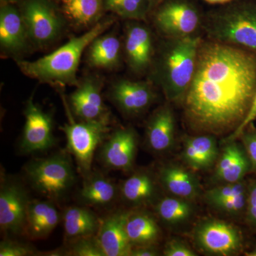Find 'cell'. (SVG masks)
<instances>
[{"instance_id":"obj_37","label":"cell","mask_w":256,"mask_h":256,"mask_svg":"<svg viewBox=\"0 0 256 256\" xmlns=\"http://www.w3.org/2000/svg\"><path fill=\"white\" fill-rule=\"evenodd\" d=\"M246 214L248 222L256 226V182L248 186Z\"/></svg>"},{"instance_id":"obj_26","label":"cell","mask_w":256,"mask_h":256,"mask_svg":"<svg viewBox=\"0 0 256 256\" xmlns=\"http://www.w3.org/2000/svg\"><path fill=\"white\" fill-rule=\"evenodd\" d=\"M128 238L133 247L153 246L160 238V229L149 214L130 210L126 222Z\"/></svg>"},{"instance_id":"obj_1","label":"cell","mask_w":256,"mask_h":256,"mask_svg":"<svg viewBox=\"0 0 256 256\" xmlns=\"http://www.w3.org/2000/svg\"><path fill=\"white\" fill-rule=\"evenodd\" d=\"M256 94V52L202 40L193 78L182 100L185 122L194 132H233Z\"/></svg>"},{"instance_id":"obj_43","label":"cell","mask_w":256,"mask_h":256,"mask_svg":"<svg viewBox=\"0 0 256 256\" xmlns=\"http://www.w3.org/2000/svg\"><path fill=\"white\" fill-rule=\"evenodd\" d=\"M248 256H256V246L255 250H254V252H250V254H248Z\"/></svg>"},{"instance_id":"obj_33","label":"cell","mask_w":256,"mask_h":256,"mask_svg":"<svg viewBox=\"0 0 256 256\" xmlns=\"http://www.w3.org/2000/svg\"><path fill=\"white\" fill-rule=\"evenodd\" d=\"M247 196L217 200V201L210 202L208 204L213 206L216 210L224 213L228 214L230 215H238L246 208Z\"/></svg>"},{"instance_id":"obj_7","label":"cell","mask_w":256,"mask_h":256,"mask_svg":"<svg viewBox=\"0 0 256 256\" xmlns=\"http://www.w3.org/2000/svg\"><path fill=\"white\" fill-rule=\"evenodd\" d=\"M30 41L48 44L60 36L64 20L50 0H24L20 10Z\"/></svg>"},{"instance_id":"obj_24","label":"cell","mask_w":256,"mask_h":256,"mask_svg":"<svg viewBox=\"0 0 256 256\" xmlns=\"http://www.w3.org/2000/svg\"><path fill=\"white\" fill-rule=\"evenodd\" d=\"M62 220L65 238L68 240L96 235L101 222L86 206L68 207L64 210Z\"/></svg>"},{"instance_id":"obj_14","label":"cell","mask_w":256,"mask_h":256,"mask_svg":"<svg viewBox=\"0 0 256 256\" xmlns=\"http://www.w3.org/2000/svg\"><path fill=\"white\" fill-rule=\"evenodd\" d=\"M101 84L94 78L79 82L69 97L72 112L82 121L99 120L110 118V112L102 100Z\"/></svg>"},{"instance_id":"obj_21","label":"cell","mask_w":256,"mask_h":256,"mask_svg":"<svg viewBox=\"0 0 256 256\" xmlns=\"http://www.w3.org/2000/svg\"><path fill=\"white\" fill-rule=\"evenodd\" d=\"M52 202L48 200L30 201L25 228V233L30 238H46L60 223V213Z\"/></svg>"},{"instance_id":"obj_11","label":"cell","mask_w":256,"mask_h":256,"mask_svg":"<svg viewBox=\"0 0 256 256\" xmlns=\"http://www.w3.org/2000/svg\"><path fill=\"white\" fill-rule=\"evenodd\" d=\"M196 244L202 250L216 256H232L240 250V232L232 224L220 220H208L197 226Z\"/></svg>"},{"instance_id":"obj_6","label":"cell","mask_w":256,"mask_h":256,"mask_svg":"<svg viewBox=\"0 0 256 256\" xmlns=\"http://www.w3.org/2000/svg\"><path fill=\"white\" fill-rule=\"evenodd\" d=\"M69 122L60 128L67 140V150L74 156L84 178L92 172L96 151L108 137L110 118L94 121L76 122L69 114Z\"/></svg>"},{"instance_id":"obj_39","label":"cell","mask_w":256,"mask_h":256,"mask_svg":"<svg viewBox=\"0 0 256 256\" xmlns=\"http://www.w3.org/2000/svg\"><path fill=\"white\" fill-rule=\"evenodd\" d=\"M159 252L154 245L142 246L133 247L130 256H156Z\"/></svg>"},{"instance_id":"obj_36","label":"cell","mask_w":256,"mask_h":256,"mask_svg":"<svg viewBox=\"0 0 256 256\" xmlns=\"http://www.w3.org/2000/svg\"><path fill=\"white\" fill-rule=\"evenodd\" d=\"M163 252L165 256H196V254L188 246L185 245L183 242L174 240L166 244Z\"/></svg>"},{"instance_id":"obj_22","label":"cell","mask_w":256,"mask_h":256,"mask_svg":"<svg viewBox=\"0 0 256 256\" xmlns=\"http://www.w3.org/2000/svg\"><path fill=\"white\" fill-rule=\"evenodd\" d=\"M182 158L190 168L197 171L212 168L218 158V146L213 134L186 136L183 140Z\"/></svg>"},{"instance_id":"obj_17","label":"cell","mask_w":256,"mask_h":256,"mask_svg":"<svg viewBox=\"0 0 256 256\" xmlns=\"http://www.w3.org/2000/svg\"><path fill=\"white\" fill-rule=\"evenodd\" d=\"M226 142L216 164L214 180L220 184L238 182L252 169V164L244 146L235 140Z\"/></svg>"},{"instance_id":"obj_42","label":"cell","mask_w":256,"mask_h":256,"mask_svg":"<svg viewBox=\"0 0 256 256\" xmlns=\"http://www.w3.org/2000/svg\"><path fill=\"white\" fill-rule=\"evenodd\" d=\"M16 1V0H2V3H12V2Z\"/></svg>"},{"instance_id":"obj_20","label":"cell","mask_w":256,"mask_h":256,"mask_svg":"<svg viewBox=\"0 0 256 256\" xmlns=\"http://www.w3.org/2000/svg\"><path fill=\"white\" fill-rule=\"evenodd\" d=\"M120 196L119 186L100 172H92L84 178L78 198L84 206L105 208L114 204Z\"/></svg>"},{"instance_id":"obj_34","label":"cell","mask_w":256,"mask_h":256,"mask_svg":"<svg viewBox=\"0 0 256 256\" xmlns=\"http://www.w3.org/2000/svg\"><path fill=\"white\" fill-rule=\"evenodd\" d=\"M30 246L6 238L0 242V256H28L36 255Z\"/></svg>"},{"instance_id":"obj_5","label":"cell","mask_w":256,"mask_h":256,"mask_svg":"<svg viewBox=\"0 0 256 256\" xmlns=\"http://www.w3.org/2000/svg\"><path fill=\"white\" fill-rule=\"evenodd\" d=\"M24 170L31 188L50 201L65 196L76 180L72 160L66 152L32 160Z\"/></svg>"},{"instance_id":"obj_8","label":"cell","mask_w":256,"mask_h":256,"mask_svg":"<svg viewBox=\"0 0 256 256\" xmlns=\"http://www.w3.org/2000/svg\"><path fill=\"white\" fill-rule=\"evenodd\" d=\"M28 191L20 180L2 173L0 186V228L10 236L25 233L28 204Z\"/></svg>"},{"instance_id":"obj_2","label":"cell","mask_w":256,"mask_h":256,"mask_svg":"<svg viewBox=\"0 0 256 256\" xmlns=\"http://www.w3.org/2000/svg\"><path fill=\"white\" fill-rule=\"evenodd\" d=\"M112 18L96 24L89 31L72 37L66 44L36 60H20V70L30 78L57 86H77L76 74L82 53L95 38L114 23Z\"/></svg>"},{"instance_id":"obj_40","label":"cell","mask_w":256,"mask_h":256,"mask_svg":"<svg viewBox=\"0 0 256 256\" xmlns=\"http://www.w3.org/2000/svg\"><path fill=\"white\" fill-rule=\"evenodd\" d=\"M164 0H149L150 2V10H152L156 9L159 5L162 4Z\"/></svg>"},{"instance_id":"obj_4","label":"cell","mask_w":256,"mask_h":256,"mask_svg":"<svg viewBox=\"0 0 256 256\" xmlns=\"http://www.w3.org/2000/svg\"><path fill=\"white\" fill-rule=\"evenodd\" d=\"M203 28L208 40L256 52V3H234L208 15Z\"/></svg>"},{"instance_id":"obj_31","label":"cell","mask_w":256,"mask_h":256,"mask_svg":"<svg viewBox=\"0 0 256 256\" xmlns=\"http://www.w3.org/2000/svg\"><path fill=\"white\" fill-rule=\"evenodd\" d=\"M64 256H106L96 235L68 240V244L62 248Z\"/></svg>"},{"instance_id":"obj_19","label":"cell","mask_w":256,"mask_h":256,"mask_svg":"<svg viewBox=\"0 0 256 256\" xmlns=\"http://www.w3.org/2000/svg\"><path fill=\"white\" fill-rule=\"evenodd\" d=\"M174 117L171 108L168 105L160 107L148 121L146 146L156 153L168 151L174 141Z\"/></svg>"},{"instance_id":"obj_28","label":"cell","mask_w":256,"mask_h":256,"mask_svg":"<svg viewBox=\"0 0 256 256\" xmlns=\"http://www.w3.org/2000/svg\"><path fill=\"white\" fill-rule=\"evenodd\" d=\"M60 3L64 15L80 28L97 22L105 11L104 0H60Z\"/></svg>"},{"instance_id":"obj_25","label":"cell","mask_w":256,"mask_h":256,"mask_svg":"<svg viewBox=\"0 0 256 256\" xmlns=\"http://www.w3.org/2000/svg\"><path fill=\"white\" fill-rule=\"evenodd\" d=\"M120 196L132 206L146 205L154 200L156 186L154 178L146 171H138L121 184Z\"/></svg>"},{"instance_id":"obj_41","label":"cell","mask_w":256,"mask_h":256,"mask_svg":"<svg viewBox=\"0 0 256 256\" xmlns=\"http://www.w3.org/2000/svg\"><path fill=\"white\" fill-rule=\"evenodd\" d=\"M204 1L212 4H223L230 2L232 0H204Z\"/></svg>"},{"instance_id":"obj_16","label":"cell","mask_w":256,"mask_h":256,"mask_svg":"<svg viewBox=\"0 0 256 256\" xmlns=\"http://www.w3.org/2000/svg\"><path fill=\"white\" fill-rule=\"evenodd\" d=\"M110 95L120 110L130 116L142 114L151 106L156 98L151 82L129 80L116 82Z\"/></svg>"},{"instance_id":"obj_3","label":"cell","mask_w":256,"mask_h":256,"mask_svg":"<svg viewBox=\"0 0 256 256\" xmlns=\"http://www.w3.org/2000/svg\"><path fill=\"white\" fill-rule=\"evenodd\" d=\"M202 38H166L154 62V77L171 102L182 100L193 78Z\"/></svg>"},{"instance_id":"obj_18","label":"cell","mask_w":256,"mask_h":256,"mask_svg":"<svg viewBox=\"0 0 256 256\" xmlns=\"http://www.w3.org/2000/svg\"><path fill=\"white\" fill-rule=\"evenodd\" d=\"M30 40L20 11L11 3H3L0 10V44L9 53L21 52Z\"/></svg>"},{"instance_id":"obj_32","label":"cell","mask_w":256,"mask_h":256,"mask_svg":"<svg viewBox=\"0 0 256 256\" xmlns=\"http://www.w3.org/2000/svg\"><path fill=\"white\" fill-rule=\"evenodd\" d=\"M248 186L244 181L234 183H224L210 188L205 194L208 204L217 200L238 198L247 196Z\"/></svg>"},{"instance_id":"obj_9","label":"cell","mask_w":256,"mask_h":256,"mask_svg":"<svg viewBox=\"0 0 256 256\" xmlns=\"http://www.w3.org/2000/svg\"><path fill=\"white\" fill-rule=\"evenodd\" d=\"M160 5L153 22L165 38L193 36L202 24L198 10L185 0H170Z\"/></svg>"},{"instance_id":"obj_12","label":"cell","mask_w":256,"mask_h":256,"mask_svg":"<svg viewBox=\"0 0 256 256\" xmlns=\"http://www.w3.org/2000/svg\"><path fill=\"white\" fill-rule=\"evenodd\" d=\"M137 133L131 128H122L109 134L98 150L99 161L109 170L129 172L137 154Z\"/></svg>"},{"instance_id":"obj_27","label":"cell","mask_w":256,"mask_h":256,"mask_svg":"<svg viewBox=\"0 0 256 256\" xmlns=\"http://www.w3.org/2000/svg\"><path fill=\"white\" fill-rule=\"evenodd\" d=\"M89 65L98 68H116L120 60V42L114 35H100L89 45Z\"/></svg>"},{"instance_id":"obj_35","label":"cell","mask_w":256,"mask_h":256,"mask_svg":"<svg viewBox=\"0 0 256 256\" xmlns=\"http://www.w3.org/2000/svg\"><path fill=\"white\" fill-rule=\"evenodd\" d=\"M242 146L250 160L252 169L256 170V129L245 130L242 134Z\"/></svg>"},{"instance_id":"obj_23","label":"cell","mask_w":256,"mask_h":256,"mask_svg":"<svg viewBox=\"0 0 256 256\" xmlns=\"http://www.w3.org/2000/svg\"><path fill=\"white\" fill-rule=\"evenodd\" d=\"M159 180L163 188L173 196L191 201L200 194L198 178L181 166H163L160 170Z\"/></svg>"},{"instance_id":"obj_38","label":"cell","mask_w":256,"mask_h":256,"mask_svg":"<svg viewBox=\"0 0 256 256\" xmlns=\"http://www.w3.org/2000/svg\"><path fill=\"white\" fill-rule=\"evenodd\" d=\"M256 118V94L255 96V98H254V101H252V107H250V110H249L248 114L246 117L245 120L242 121V124L239 126V127L236 129L235 131H234L230 136H228V138H226V142H229V141H233L235 140L236 138L240 137L244 131L246 129L250 124L252 121L254 120Z\"/></svg>"},{"instance_id":"obj_10","label":"cell","mask_w":256,"mask_h":256,"mask_svg":"<svg viewBox=\"0 0 256 256\" xmlns=\"http://www.w3.org/2000/svg\"><path fill=\"white\" fill-rule=\"evenodd\" d=\"M24 116V126L18 144L20 152L35 154L52 149L56 144L52 114L35 104L31 97L26 101Z\"/></svg>"},{"instance_id":"obj_30","label":"cell","mask_w":256,"mask_h":256,"mask_svg":"<svg viewBox=\"0 0 256 256\" xmlns=\"http://www.w3.org/2000/svg\"><path fill=\"white\" fill-rule=\"evenodd\" d=\"M104 6L105 11L134 21L146 20L150 12L149 0H104Z\"/></svg>"},{"instance_id":"obj_15","label":"cell","mask_w":256,"mask_h":256,"mask_svg":"<svg viewBox=\"0 0 256 256\" xmlns=\"http://www.w3.org/2000/svg\"><path fill=\"white\" fill-rule=\"evenodd\" d=\"M130 210H118L101 220L96 234L106 256H130L132 246L126 230Z\"/></svg>"},{"instance_id":"obj_29","label":"cell","mask_w":256,"mask_h":256,"mask_svg":"<svg viewBox=\"0 0 256 256\" xmlns=\"http://www.w3.org/2000/svg\"><path fill=\"white\" fill-rule=\"evenodd\" d=\"M156 210L160 220L170 225L184 223L193 214V206L190 201L176 196L160 200Z\"/></svg>"},{"instance_id":"obj_13","label":"cell","mask_w":256,"mask_h":256,"mask_svg":"<svg viewBox=\"0 0 256 256\" xmlns=\"http://www.w3.org/2000/svg\"><path fill=\"white\" fill-rule=\"evenodd\" d=\"M124 52L128 66L134 73H144L154 60L150 30L139 22L128 23L124 36Z\"/></svg>"}]
</instances>
